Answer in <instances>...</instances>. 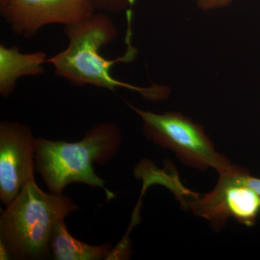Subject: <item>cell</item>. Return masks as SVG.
Masks as SVG:
<instances>
[{
	"label": "cell",
	"instance_id": "7a4b0ae2",
	"mask_svg": "<svg viewBox=\"0 0 260 260\" xmlns=\"http://www.w3.org/2000/svg\"><path fill=\"white\" fill-rule=\"evenodd\" d=\"M121 132L114 123H99L78 142L35 140L36 169L49 190L61 194L65 186L82 183L105 191L108 200L115 194L106 187L105 181L95 174L93 162L99 165L112 160L120 148Z\"/></svg>",
	"mask_w": 260,
	"mask_h": 260
},
{
	"label": "cell",
	"instance_id": "30bf717a",
	"mask_svg": "<svg viewBox=\"0 0 260 260\" xmlns=\"http://www.w3.org/2000/svg\"><path fill=\"white\" fill-rule=\"evenodd\" d=\"M95 10L106 13L121 14L132 10L135 0H91Z\"/></svg>",
	"mask_w": 260,
	"mask_h": 260
},
{
	"label": "cell",
	"instance_id": "4fadbf2b",
	"mask_svg": "<svg viewBox=\"0 0 260 260\" xmlns=\"http://www.w3.org/2000/svg\"><path fill=\"white\" fill-rule=\"evenodd\" d=\"M11 259V255H10L9 250L6 245L0 241V259Z\"/></svg>",
	"mask_w": 260,
	"mask_h": 260
},
{
	"label": "cell",
	"instance_id": "7c38bea8",
	"mask_svg": "<svg viewBox=\"0 0 260 260\" xmlns=\"http://www.w3.org/2000/svg\"><path fill=\"white\" fill-rule=\"evenodd\" d=\"M244 180L253 190L255 191L260 198V178L253 177L250 175L249 171L247 170L244 174Z\"/></svg>",
	"mask_w": 260,
	"mask_h": 260
},
{
	"label": "cell",
	"instance_id": "52a82bcc",
	"mask_svg": "<svg viewBox=\"0 0 260 260\" xmlns=\"http://www.w3.org/2000/svg\"><path fill=\"white\" fill-rule=\"evenodd\" d=\"M35 140L25 124L0 123V199L6 207L34 178Z\"/></svg>",
	"mask_w": 260,
	"mask_h": 260
},
{
	"label": "cell",
	"instance_id": "3957f363",
	"mask_svg": "<svg viewBox=\"0 0 260 260\" xmlns=\"http://www.w3.org/2000/svg\"><path fill=\"white\" fill-rule=\"evenodd\" d=\"M78 209L68 197L43 191L34 178L2 214L0 241L13 259H47L56 224Z\"/></svg>",
	"mask_w": 260,
	"mask_h": 260
},
{
	"label": "cell",
	"instance_id": "6da1fadb",
	"mask_svg": "<svg viewBox=\"0 0 260 260\" xmlns=\"http://www.w3.org/2000/svg\"><path fill=\"white\" fill-rule=\"evenodd\" d=\"M126 50L122 56L109 60L101 50L112 44L118 37L117 27L106 13L95 12L89 18L65 26L68 45L64 50L48 59L54 74L75 86L90 85L115 92L119 88L138 92L151 102L166 100L171 90L164 85L153 83L139 87L116 79L112 68L116 63H129L138 55V49L132 44V11L127 13Z\"/></svg>",
	"mask_w": 260,
	"mask_h": 260
},
{
	"label": "cell",
	"instance_id": "5bb4252c",
	"mask_svg": "<svg viewBox=\"0 0 260 260\" xmlns=\"http://www.w3.org/2000/svg\"><path fill=\"white\" fill-rule=\"evenodd\" d=\"M8 0H0V5H4Z\"/></svg>",
	"mask_w": 260,
	"mask_h": 260
},
{
	"label": "cell",
	"instance_id": "9c48e42d",
	"mask_svg": "<svg viewBox=\"0 0 260 260\" xmlns=\"http://www.w3.org/2000/svg\"><path fill=\"white\" fill-rule=\"evenodd\" d=\"M112 249L110 243L91 246L75 239L68 232L64 219L57 222L51 237V253L56 260L107 259Z\"/></svg>",
	"mask_w": 260,
	"mask_h": 260
},
{
	"label": "cell",
	"instance_id": "5b68a950",
	"mask_svg": "<svg viewBox=\"0 0 260 260\" xmlns=\"http://www.w3.org/2000/svg\"><path fill=\"white\" fill-rule=\"evenodd\" d=\"M246 171L239 166L219 174L213 190L203 195L191 193L190 200L184 204L197 216L208 220L216 232L223 229L230 218L246 227L254 226L260 214V198L244 180Z\"/></svg>",
	"mask_w": 260,
	"mask_h": 260
},
{
	"label": "cell",
	"instance_id": "ba28073f",
	"mask_svg": "<svg viewBox=\"0 0 260 260\" xmlns=\"http://www.w3.org/2000/svg\"><path fill=\"white\" fill-rule=\"evenodd\" d=\"M44 51L22 53L16 46L8 47L0 45V95L9 97L16 88L17 82L23 77L36 76L44 73V65L48 63Z\"/></svg>",
	"mask_w": 260,
	"mask_h": 260
},
{
	"label": "cell",
	"instance_id": "8fae6325",
	"mask_svg": "<svg viewBox=\"0 0 260 260\" xmlns=\"http://www.w3.org/2000/svg\"><path fill=\"white\" fill-rule=\"evenodd\" d=\"M233 0H196L197 5L203 11H210L225 8Z\"/></svg>",
	"mask_w": 260,
	"mask_h": 260
},
{
	"label": "cell",
	"instance_id": "8992f818",
	"mask_svg": "<svg viewBox=\"0 0 260 260\" xmlns=\"http://www.w3.org/2000/svg\"><path fill=\"white\" fill-rule=\"evenodd\" d=\"M91 0H8L0 13L19 37H35L44 27L78 23L95 13Z\"/></svg>",
	"mask_w": 260,
	"mask_h": 260
},
{
	"label": "cell",
	"instance_id": "277c9868",
	"mask_svg": "<svg viewBox=\"0 0 260 260\" xmlns=\"http://www.w3.org/2000/svg\"><path fill=\"white\" fill-rule=\"evenodd\" d=\"M126 104L143 121L145 138L172 150L184 165L200 171L213 168L218 174L232 172L239 167L215 150L204 127L191 118L180 112L158 114Z\"/></svg>",
	"mask_w": 260,
	"mask_h": 260
}]
</instances>
